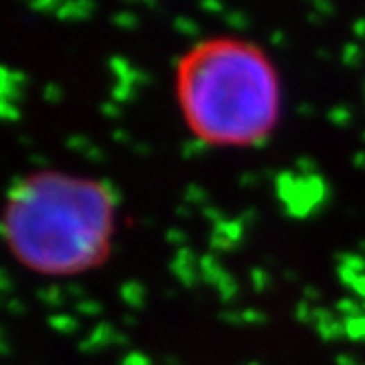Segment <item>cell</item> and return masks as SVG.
Segmentation results:
<instances>
[{"instance_id":"7a4b0ae2","label":"cell","mask_w":365,"mask_h":365,"mask_svg":"<svg viewBox=\"0 0 365 365\" xmlns=\"http://www.w3.org/2000/svg\"><path fill=\"white\" fill-rule=\"evenodd\" d=\"M174 95L189 133L214 148H255L275 133L282 114L275 64L262 46L236 35L182 51Z\"/></svg>"},{"instance_id":"6da1fadb","label":"cell","mask_w":365,"mask_h":365,"mask_svg":"<svg viewBox=\"0 0 365 365\" xmlns=\"http://www.w3.org/2000/svg\"><path fill=\"white\" fill-rule=\"evenodd\" d=\"M117 220V196L103 180L42 169L9 187L0 236L20 266L46 278H73L110 257Z\"/></svg>"}]
</instances>
